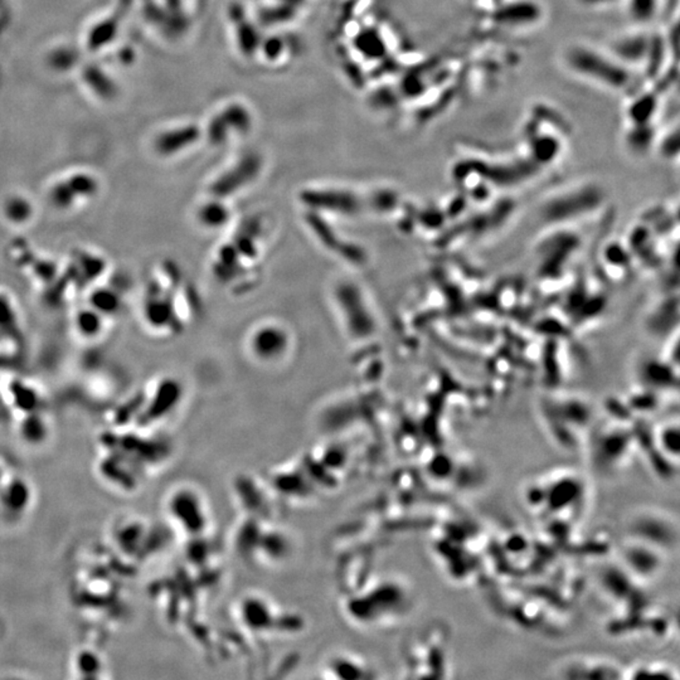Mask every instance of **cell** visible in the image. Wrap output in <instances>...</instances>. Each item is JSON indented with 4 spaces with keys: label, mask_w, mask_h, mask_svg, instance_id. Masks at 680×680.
I'll return each instance as SVG.
<instances>
[{
    "label": "cell",
    "mask_w": 680,
    "mask_h": 680,
    "mask_svg": "<svg viewBox=\"0 0 680 680\" xmlns=\"http://www.w3.org/2000/svg\"><path fill=\"white\" fill-rule=\"evenodd\" d=\"M581 4L587 6H601L611 3L613 0H578Z\"/></svg>",
    "instance_id": "11"
},
{
    "label": "cell",
    "mask_w": 680,
    "mask_h": 680,
    "mask_svg": "<svg viewBox=\"0 0 680 680\" xmlns=\"http://www.w3.org/2000/svg\"><path fill=\"white\" fill-rule=\"evenodd\" d=\"M241 621L249 632H268L273 625L271 606L259 597H246L241 603Z\"/></svg>",
    "instance_id": "4"
},
{
    "label": "cell",
    "mask_w": 680,
    "mask_h": 680,
    "mask_svg": "<svg viewBox=\"0 0 680 680\" xmlns=\"http://www.w3.org/2000/svg\"><path fill=\"white\" fill-rule=\"evenodd\" d=\"M627 14L638 23H648L655 18L659 0H627Z\"/></svg>",
    "instance_id": "6"
},
{
    "label": "cell",
    "mask_w": 680,
    "mask_h": 680,
    "mask_svg": "<svg viewBox=\"0 0 680 680\" xmlns=\"http://www.w3.org/2000/svg\"><path fill=\"white\" fill-rule=\"evenodd\" d=\"M168 514L176 528L189 537L202 535L209 525L206 500L195 489L183 486L170 494L166 502Z\"/></svg>",
    "instance_id": "1"
},
{
    "label": "cell",
    "mask_w": 680,
    "mask_h": 680,
    "mask_svg": "<svg viewBox=\"0 0 680 680\" xmlns=\"http://www.w3.org/2000/svg\"><path fill=\"white\" fill-rule=\"evenodd\" d=\"M567 61L573 71L608 87L622 89L630 81L629 73L622 65L610 61V58L599 55L592 49L572 48L567 55Z\"/></svg>",
    "instance_id": "2"
},
{
    "label": "cell",
    "mask_w": 680,
    "mask_h": 680,
    "mask_svg": "<svg viewBox=\"0 0 680 680\" xmlns=\"http://www.w3.org/2000/svg\"><path fill=\"white\" fill-rule=\"evenodd\" d=\"M641 676H645V678H653V676H656V678H673L672 675V672H669L668 668L662 667V665H655V664H651L649 667H645V668H638L635 670V674L632 675V678H641Z\"/></svg>",
    "instance_id": "9"
},
{
    "label": "cell",
    "mask_w": 680,
    "mask_h": 680,
    "mask_svg": "<svg viewBox=\"0 0 680 680\" xmlns=\"http://www.w3.org/2000/svg\"><path fill=\"white\" fill-rule=\"evenodd\" d=\"M98 183L89 174H74L60 183L52 190V201L55 206L68 207L79 198H86L96 192Z\"/></svg>",
    "instance_id": "3"
},
{
    "label": "cell",
    "mask_w": 680,
    "mask_h": 680,
    "mask_svg": "<svg viewBox=\"0 0 680 680\" xmlns=\"http://www.w3.org/2000/svg\"><path fill=\"white\" fill-rule=\"evenodd\" d=\"M31 211L30 208V204L27 202L22 201V200H13L9 204H8V213L11 216V218L14 219V221H18L19 218L22 219L19 212H23L25 214L28 216V213Z\"/></svg>",
    "instance_id": "10"
},
{
    "label": "cell",
    "mask_w": 680,
    "mask_h": 680,
    "mask_svg": "<svg viewBox=\"0 0 680 680\" xmlns=\"http://www.w3.org/2000/svg\"><path fill=\"white\" fill-rule=\"evenodd\" d=\"M615 55L622 61L636 63L649 58L651 42L644 36H630L621 38L613 46Z\"/></svg>",
    "instance_id": "5"
},
{
    "label": "cell",
    "mask_w": 680,
    "mask_h": 680,
    "mask_svg": "<svg viewBox=\"0 0 680 680\" xmlns=\"http://www.w3.org/2000/svg\"><path fill=\"white\" fill-rule=\"evenodd\" d=\"M284 343H285V339L282 338V335L280 334L279 332L268 330V332H263L259 335V338L256 339L255 346L259 348V351L262 354L271 355V354L279 353L282 349Z\"/></svg>",
    "instance_id": "7"
},
{
    "label": "cell",
    "mask_w": 680,
    "mask_h": 680,
    "mask_svg": "<svg viewBox=\"0 0 680 680\" xmlns=\"http://www.w3.org/2000/svg\"><path fill=\"white\" fill-rule=\"evenodd\" d=\"M655 105L653 98H639L638 101L632 105V111H630L635 124L645 125L649 120V116L651 117L653 115L656 107Z\"/></svg>",
    "instance_id": "8"
}]
</instances>
